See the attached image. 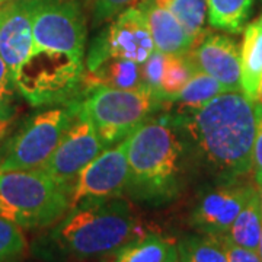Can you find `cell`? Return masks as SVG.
<instances>
[{"label": "cell", "instance_id": "cell-8", "mask_svg": "<svg viewBox=\"0 0 262 262\" xmlns=\"http://www.w3.org/2000/svg\"><path fill=\"white\" fill-rule=\"evenodd\" d=\"M155 50L144 13L139 6H130L118 13L95 38L84 66L92 69L108 57L144 64Z\"/></svg>", "mask_w": 262, "mask_h": 262}, {"label": "cell", "instance_id": "cell-28", "mask_svg": "<svg viewBox=\"0 0 262 262\" xmlns=\"http://www.w3.org/2000/svg\"><path fill=\"white\" fill-rule=\"evenodd\" d=\"M94 13L95 22L101 24L105 20L115 18L122 10L130 8L136 0H86Z\"/></svg>", "mask_w": 262, "mask_h": 262}, {"label": "cell", "instance_id": "cell-18", "mask_svg": "<svg viewBox=\"0 0 262 262\" xmlns=\"http://www.w3.org/2000/svg\"><path fill=\"white\" fill-rule=\"evenodd\" d=\"M262 77V27L259 19L251 22L244 34L241 50V88L255 101L256 88Z\"/></svg>", "mask_w": 262, "mask_h": 262}, {"label": "cell", "instance_id": "cell-35", "mask_svg": "<svg viewBox=\"0 0 262 262\" xmlns=\"http://www.w3.org/2000/svg\"><path fill=\"white\" fill-rule=\"evenodd\" d=\"M259 22H261V27H262V16H261V18H259Z\"/></svg>", "mask_w": 262, "mask_h": 262}, {"label": "cell", "instance_id": "cell-1", "mask_svg": "<svg viewBox=\"0 0 262 262\" xmlns=\"http://www.w3.org/2000/svg\"><path fill=\"white\" fill-rule=\"evenodd\" d=\"M168 117L187 150L219 179L245 178L253 169L256 102L244 92H225Z\"/></svg>", "mask_w": 262, "mask_h": 262}, {"label": "cell", "instance_id": "cell-27", "mask_svg": "<svg viewBox=\"0 0 262 262\" xmlns=\"http://www.w3.org/2000/svg\"><path fill=\"white\" fill-rule=\"evenodd\" d=\"M163 63H165V54L155 50V53L149 57V60L141 66L143 73V84L149 88L151 92L160 98V80L163 73ZM166 102V101H165Z\"/></svg>", "mask_w": 262, "mask_h": 262}, {"label": "cell", "instance_id": "cell-20", "mask_svg": "<svg viewBox=\"0 0 262 262\" xmlns=\"http://www.w3.org/2000/svg\"><path fill=\"white\" fill-rule=\"evenodd\" d=\"M253 0H207L208 22L213 28L239 34L251 13Z\"/></svg>", "mask_w": 262, "mask_h": 262}, {"label": "cell", "instance_id": "cell-12", "mask_svg": "<svg viewBox=\"0 0 262 262\" xmlns=\"http://www.w3.org/2000/svg\"><path fill=\"white\" fill-rule=\"evenodd\" d=\"M106 149L108 146L103 143L94 124L79 110L77 99L73 121L41 169L58 182L70 187L79 172Z\"/></svg>", "mask_w": 262, "mask_h": 262}, {"label": "cell", "instance_id": "cell-24", "mask_svg": "<svg viewBox=\"0 0 262 262\" xmlns=\"http://www.w3.org/2000/svg\"><path fill=\"white\" fill-rule=\"evenodd\" d=\"M159 6L175 15L195 44L206 37L207 0H155Z\"/></svg>", "mask_w": 262, "mask_h": 262}, {"label": "cell", "instance_id": "cell-5", "mask_svg": "<svg viewBox=\"0 0 262 262\" xmlns=\"http://www.w3.org/2000/svg\"><path fill=\"white\" fill-rule=\"evenodd\" d=\"M84 57L32 47L15 76L18 94L32 106L63 105L79 99Z\"/></svg>", "mask_w": 262, "mask_h": 262}, {"label": "cell", "instance_id": "cell-15", "mask_svg": "<svg viewBox=\"0 0 262 262\" xmlns=\"http://www.w3.org/2000/svg\"><path fill=\"white\" fill-rule=\"evenodd\" d=\"M144 13L155 48L163 54H187L195 46L184 25L168 9L155 0H140L137 5Z\"/></svg>", "mask_w": 262, "mask_h": 262}, {"label": "cell", "instance_id": "cell-36", "mask_svg": "<svg viewBox=\"0 0 262 262\" xmlns=\"http://www.w3.org/2000/svg\"><path fill=\"white\" fill-rule=\"evenodd\" d=\"M0 131H2V130H0Z\"/></svg>", "mask_w": 262, "mask_h": 262}, {"label": "cell", "instance_id": "cell-22", "mask_svg": "<svg viewBox=\"0 0 262 262\" xmlns=\"http://www.w3.org/2000/svg\"><path fill=\"white\" fill-rule=\"evenodd\" d=\"M225 92H230V91H227L213 76L207 75L201 70H196L194 76L189 79V82L182 88V91L173 98L170 105H177V110L198 108L217 95Z\"/></svg>", "mask_w": 262, "mask_h": 262}, {"label": "cell", "instance_id": "cell-23", "mask_svg": "<svg viewBox=\"0 0 262 262\" xmlns=\"http://www.w3.org/2000/svg\"><path fill=\"white\" fill-rule=\"evenodd\" d=\"M179 262H227L220 237L210 234H191L178 242Z\"/></svg>", "mask_w": 262, "mask_h": 262}, {"label": "cell", "instance_id": "cell-32", "mask_svg": "<svg viewBox=\"0 0 262 262\" xmlns=\"http://www.w3.org/2000/svg\"><path fill=\"white\" fill-rule=\"evenodd\" d=\"M256 185H258V191H259V200H261V208H262V178L255 179Z\"/></svg>", "mask_w": 262, "mask_h": 262}, {"label": "cell", "instance_id": "cell-19", "mask_svg": "<svg viewBox=\"0 0 262 262\" xmlns=\"http://www.w3.org/2000/svg\"><path fill=\"white\" fill-rule=\"evenodd\" d=\"M262 233V208L259 200V191L253 194L245 204L241 213L222 237L229 239L237 246H242L251 251H258Z\"/></svg>", "mask_w": 262, "mask_h": 262}, {"label": "cell", "instance_id": "cell-10", "mask_svg": "<svg viewBox=\"0 0 262 262\" xmlns=\"http://www.w3.org/2000/svg\"><path fill=\"white\" fill-rule=\"evenodd\" d=\"M128 137L84 166L70 185V208L121 196L128 187Z\"/></svg>", "mask_w": 262, "mask_h": 262}, {"label": "cell", "instance_id": "cell-7", "mask_svg": "<svg viewBox=\"0 0 262 262\" xmlns=\"http://www.w3.org/2000/svg\"><path fill=\"white\" fill-rule=\"evenodd\" d=\"M76 101L31 117L6 144L0 158V173L41 168L51 158L73 121Z\"/></svg>", "mask_w": 262, "mask_h": 262}, {"label": "cell", "instance_id": "cell-33", "mask_svg": "<svg viewBox=\"0 0 262 262\" xmlns=\"http://www.w3.org/2000/svg\"><path fill=\"white\" fill-rule=\"evenodd\" d=\"M258 255H259V258H261V262H262V233H261V241H259V246H258Z\"/></svg>", "mask_w": 262, "mask_h": 262}, {"label": "cell", "instance_id": "cell-30", "mask_svg": "<svg viewBox=\"0 0 262 262\" xmlns=\"http://www.w3.org/2000/svg\"><path fill=\"white\" fill-rule=\"evenodd\" d=\"M253 172L255 179L262 178V105L256 103V133L253 141Z\"/></svg>", "mask_w": 262, "mask_h": 262}, {"label": "cell", "instance_id": "cell-3", "mask_svg": "<svg viewBox=\"0 0 262 262\" xmlns=\"http://www.w3.org/2000/svg\"><path fill=\"white\" fill-rule=\"evenodd\" d=\"M187 147L169 117L150 118L128 136L130 179L127 194L149 206L178 196Z\"/></svg>", "mask_w": 262, "mask_h": 262}, {"label": "cell", "instance_id": "cell-29", "mask_svg": "<svg viewBox=\"0 0 262 262\" xmlns=\"http://www.w3.org/2000/svg\"><path fill=\"white\" fill-rule=\"evenodd\" d=\"M225 246L227 262H261L256 251H251L242 246H237L226 237H220Z\"/></svg>", "mask_w": 262, "mask_h": 262}, {"label": "cell", "instance_id": "cell-4", "mask_svg": "<svg viewBox=\"0 0 262 262\" xmlns=\"http://www.w3.org/2000/svg\"><path fill=\"white\" fill-rule=\"evenodd\" d=\"M70 210V187L44 169L0 173V217L20 229L56 225Z\"/></svg>", "mask_w": 262, "mask_h": 262}, {"label": "cell", "instance_id": "cell-11", "mask_svg": "<svg viewBox=\"0 0 262 262\" xmlns=\"http://www.w3.org/2000/svg\"><path fill=\"white\" fill-rule=\"evenodd\" d=\"M256 189L253 182L244 178L220 179L200 195L191 211V226L203 234L225 236Z\"/></svg>", "mask_w": 262, "mask_h": 262}, {"label": "cell", "instance_id": "cell-34", "mask_svg": "<svg viewBox=\"0 0 262 262\" xmlns=\"http://www.w3.org/2000/svg\"><path fill=\"white\" fill-rule=\"evenodd\" d=\"M5 2H6V0H0V6H2V5H3Z\"/></svg>", "mask_w": 262, "mask_h": 262}, {"label": "cell", "instance_id": "cell-21", "mask_svg": "<svg viewBox=\"0 0 262 262\" xmlns=\"http://www.w3.org/2000/svg\"><path fill=\"white\" fill-rule=\"evenodd\" d=\"M196 66L192 57L187 54H165L163 73L160 80V98L170 105L173 98L194 76Z\"/></svg>", "mask_w": 262, "mask_h": 262}, {"label": "cell", "instance_id": "cell-6", "mask_svg": "<svg viewBox=\"0 0 262 262\" xmlns=\"http://www.w3.org/2000/svg\"><path fill=\"white\" fill-rule=\"evenodd\" d=\"M166 105L169 103L146 86L137 89L95 88L82 99L79 98V110L91 120L108 147L125 140Z\"/></svg>", "mask_w": 262, "mask_h": 262}, {"label": "cell", "instance_id": "cell-14", "mask_svg": "<svg viewBox=\"0 0 262 262\" xmlns=\"http://www.w3.org/2000/svg\"><path fill=\"white\" fill-rule=\"evenodd\" d=\"M196 69L225 86L227 91L242 92L241 88V53L232 38L220 34L206 35L191 48Z\"/></svg>", "mask_w": 262, "mask_h": 262}, {"label": "cell", "instance_id": "cell-17", "mask_svg": "<svg viewBox=\"0 0 262 262\" xmlns=\"http://www.w3.org/2000/svg\"><path fill=\"white\" fill-rule=\"evenodd\" d=\"M110 262H179L178 244L158 234H143L111 253Z\"/></svg>", "mask_w": 262, "mask_h": 262}, {"label": "cell", "instance_id": "cell-13", "mask_svg": "<svg viewBox=\"0 0 262 262\" xmlns=\"http://www.w3.org/2000/svg\"><path fill=\"white\" fill-rule=\"evenodd\" d=\"M34 0H6L0 6V56L15 80L34 47Z\"/></svg>", "mask_w": 262, "mask_h": 262}, {"label": "cell", "instance_id": "cell-26", "mask_svg": "<svg viewBox=\"0 0 262 262\" xmlns=\"http://www.w3.org/2000/svg\"><path fill=\"white\" fill-rule=\"evenodd\" d=\"M16 92L9 67L0 56V130H5V125L16 114Z\"/></svg>", "mask_w": 262, "mask_h": 262}, {"label": "cell", "instance_id": "cell-9", "mask_svg": "<svg viewBox=\"0 0 262 262\" xmlns=\"http://www.w3.org/2000/svg\"><path fill=\"white\" fill-rule=\"evenodd\" d=\"M34 47L84 57L86 22L72 0H34Z\"/></svg>", "mask_w": 262, "mask_h": 262}, {"label": "cell", "instance_id": "cell-31", "mask_svg": "<svg viewBox=\"0 0 262 262\" xmlns=\"http://www.w3.org/2000/svg\"><path fill=\"white\" fill-rule=\"evenodd\" d=\"M255 102L258 105H262V77L258 83V88H256V94H255Z\"/></svg>", "mask_w": 262, "mask_h": 262}, {"label": "cell", "instance_id": "cell-16", "mask_svg": "<svg viewBox=\"0 0 262 262\" xmlns=\"http://www.w3.org/2000/svg\"><path fill=\"white\" fill-rule=\"evenodd\" d=\"M141 66L131 60L108 57L92 69H84L82 95L95 88L137 89L143 88Z\"/></svg>", "mask_w": 262, "mask_h": 262}, {"label": "cell", "instance_id": "cell-25", "mask_svg": "<svg viewBox=\"0 0 262 262\" xmlns=\"http://www.w3.org/2000/svg\"><path fill=\"white\" fill-rule=\"evenodd\" d=\"M27 251L28 244L22 229L0 217V262H19Z\"/></svg>", "mask_w": 262, "mask_h": 262}, {"label": "cell", "instance_id": "cell-2", "mask_svg": "<svg viewBox=\"0 0 262 262\" xmlns=\"http://www.w3.org/2000/svg\"><path fill=\"white\" fill-rule=\"evenodd\" d=\"M140 225L121 196L73 207L42 241L37 252L51 259H89L118 251L139 237Z\"/></svg>", "mask_w": 262, "mask_h": 262}]
</instances>
